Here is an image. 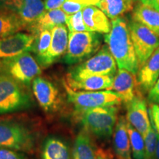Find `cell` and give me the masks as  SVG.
Segmentation results:
<instances>
[{"label": "cell", "mask_w": 159, "mask_h": 159, "mask_svg": "<svg viewBox=\"0 0 159 159\" xmlns=\"http://www.w3.org/2000/svg\"><path fill=\"white\" fill-rule=\"evenodd\" d=\"M104 41L119 69L138 74L140 67L126 19L119 17L111 20V29L105 34Z\"/></svg>", "instance_id": "cell-1"}, {"label": "cell", "mask_w": 159, "mask_h": 159, "mask_svg": "<svg viewBox=\"0 0 159 159\" xmlns=\"http://www.w3.org/2000/svg\"><path fill=\"white\" fill-rule=\"evenodd\" d=\"M77 113L85 130L89 134L99 139H108L114 134L118 121L116 105L97 107Z\"/></svg>", "instance_id": "cell-2"}, {"label": "cell", "mask_w": 159, "mask_h": 159, "mask_svg": "<svg viewBox=\"0 0 159 159\" xmlns=\"http://www.w3.org/2000/svg\"><path fill=\"white\" fill-rule=\"evenodd\" d=\"M102 35L94 32L69 33V43L63 57V63L73 65L89 58L100 49Z\"/></svg>", "instance_id": "cell-3"}, {"label": "cell", "mask_w": 159, "mask_h": 159, "mask_svg": "<svg viewBox=\"0 0 159 159\" xmlns=\"http://www.w3.org/2000/svg\"><path fill=\"white\" fill-rule=\"evenodd\" d=\"M0 71L12 77L22 86H29L41 73L39 62L30 52L0 60Z\"/></svg>", "instance_id": "cell-4"}, {"label": "cell", "mask_w": 159, "mask_h": 159, "mask_svg": "<svg viewBox=\"0 0 159 159\" xmlns=\"http://www.w3.org/2000/svg\"><path fill=\"white\" fill-rule=\"evenodd\" d=\"M116 63L108 46H103L96 54L75 66L67 74L69 79H81L94 75L115 76Z\"/></svg>", "instance_id": "cell-5"}, {"label": "cell", "mask_w": 159, "mask_h": 159, "mask_svg": "<svg viewBox=\"0 0 159 159\" xmlns=\"http://www.w3.org/2000/svg\"><path fill=\"white\" fill-rule=\"evenodd\" d=\"M30 105V97L22 85L0 71V114L24 110Z\"/></svg>", "instance_id": "cell-6"}, {"label": "cell", "mask_w": 159, "mask_h": 159, "mask_svg": "<svg viewBox=\"0 0 159 159\" xmlns=\"http://www.w3.org/2000/svg\"><path fill=\"white\" fill-rule=\"evenodd\" d=\"M34 146V134L27 127L14 121L0 119V148L27 152Z\"/></svg>", "instance_id": "cell-7"}, {"label": "cell", "mask_w": 159, "mask_h": 159, "mask_svg": "<svg viewBox=\"0 0 159 159\" xmlns=\"http://www.w3.org/2000/svg\"><path fill=\"white\" fill-rule=\"evenodd\" d=\"M68 100L75 106L76 111L97 107L119 105L122 99L118 94L112 90L86 91H74L64 83Z\"/></svg>", "instance_id": "cell-8"}, {"label": "cell", "mask_w": 159, "mask_h": 159, "mask_svg": "<svg viewBox=\"0 0 159 159\" xmlns=\"http://www.w3.org/2000/svg\"><path fill=\"white\" fill-rule=\"evenodd\" d=\"M128 26L131 40L141 68L159 47V35L146 26L134 20H131L128 23Z\"/></svg>", "instance_id": "cell-9"}, {"label": "cell", "mask_w": 159, "mask_h": 159, "mask_svg": "<svg viewBox=\"0 0 159 159\" xmlns=\"http://www.w3.org/2000/svg\"><path fill=\"white\" fill-rule=\"evenodd\" d=\"M0 8L19 18L26 30L45 12L42 0H0Z\"/></svg>", "instance_id": "cell-10"}, {"label": "cell", "mask_w": 159, "mask_h": 159, "mask_svg": "<svg viewBox=\"0 0 159 159\" xmlns=\"http://www.w3.org/2000/svg\"><path fill=\"white\" fill-rule=\"evenodd\" d=\"M32 87L33 94L43 111L51 112L58 108L61 103V95L54 83L39 76L33 80Z\"/></svg>", "instance_id": "cell-11"}, {"label": "cell", "mask_w": 159, "mask_h": 159, "mask_svg": "<svg viewBox=\"0 0 159 159\" xmlns=\"http://www.w3.org/2000/svg\"><path fill=\"white\" fill-rule=\"evenodd\" d=\"M35 37L30 33L18 32L0 39V60L31 52Z\"/></svg>", "instance_id": "cell-12"}, {"label": "cell", "mask_w": 159, "mask_h": 159, "mask_svg": "<svg viewBox=\"0 0 159 159\" xmlns=\"http://www.w3.org/2000/svg\"><path fill=\"white\" fill-rule=\"evenodd\" d=\"M126 119L128 123L142 135L146 136L151 126V122L147 108V102L142 94L138 95L133 101L126 105Z\"/></svg>", "instance_id": "cell-13"}, {"label": "cell", "mask_w": 159, "mask_h": 159, "mask_svg": "<svg viewBox=\"0 0 159 159\" xmlns=\"http://www.w3.org/2000/svg\"><path fill=\"white\" fill-rule=\"evenodd\" d=\"M111 90L119 95L125 105L129 104L138 95H143L139 88L137 75L125 69H119L117 71Z\"/></svg>", "instance_id": "cell-14"}, {"label": "cell", "mask_w": 159, "mask_h": 159, "mask_svg": "<svg viewBox=\"0 0 159 159\" xmlns=\"http://www.w3.org/2000/svg\"><path fill=\"white\" fill-rule=\"evenodd\" d=\"M69 43L68 28L65 25H58L52 30V40L49 51L40 66L47 67L61 58L66 52Z\"/></svg>", "instance_id": "cell-15"}, {"label": "cell", "mask_w": 159, "mask_h": 159, "mask_svg": "<svg viewBox=\"0 0 159 159\" xmlns=\"http://www.w3.org/2000/svg\"><path fill=\"white\" fill-rule=\"evenodd\" d=\"M114 76L94 75L81 79H69L66 77L65 83L74 91H97L111 90Z\"/></svg>", "instance_id": "cell-16"}, {"label": "cell", "mask_w": 159, "mask_h": 159, "mask_svg": "<svg viewBox=\"0 0 159 159\" xmlns=\"http://www.w3.org/2000/svg\"><path fill=\"white\" fill-rule=\"evenodd\" d=\"M159 78V47L152 53L137 74L139 88L142 94L149 92Z\"/></svg>", "instance_id": "cell-17"}, {"label": "cell", "mask_w": 159, "mask_h": 159, "mask_svg": "<svg viewBox=\"0 0 159 159\" xmlns=\"http://www.w3.org/2000/svg\"><path fill=\"white\" fill-rule=\"evenodd\" d=\"M83 21L89 32L107 34L111 29L109 18L94 5L85 6L82 10Z\"/></svg>", "instance_id": "cell-18"}, {"label": "cell", "mask_w": 159, "mask_h": 159, "mask_svg": "<svg viewBox=\"0 0 159 159\" xmlns=\"http://www.w3.org/2000/svg\"><path fill=\"white\" fill-rule=\"evenodd\" d=\"M67 16L61 8L46 11L30 26L27 30L35 37L45 30H52L56 26L65 25Z\"/></svg>", "instance_id": "cell-19"}, {"label": "cell", "mask_w": 159, "mask_h": 159, "mask_svg": "<svg viewBox=\"0 0 159 159\" xmlns=\"http://www.w3.org/2000/svg\"><path fill=\"white\" fill-rule=\"evenodd\" d=\"M127 119L119 116L114 131V149L117 159H131V148Z\"/></svg>", "instance_id": "cell-20"}, {"label": "cell", "mask_w": 159, "mask_h": 159, "mask_svg": "<svg viewBox=\"0 0 159 159\" xmlns=\"http://www.w3.org/2000/svg\"><path fill=\"white\" fill-rule=\"evenodd\" d=\"M132 20L139 22L159 35V11L139 2L134 7Z\"/></svg>", "instance_id": "cell-21"}, {"label": "cell", "mask_w": 159, "mask_h": 159, "mask_svg": "<svg viewBox=\"0 0 159 159\" xmlns=\"http://www.w3.org/2000/svg\"><path fill=\"white\" fill-rule=\"evenodd\" d=\"M72 159H97V151L88 131L81 130L75 139Z\"/></svg>", "instance_id": "cell-22"}, {"label": "cell", "mask_w": 159, "mask_h": 159, "mask_svg": "<svg viewBox=\"0 0 159 159\" xmlns=\"http://www.w3.org/2000/svg\"><path fill=\"white\" fill-rule=\"evenodd\" d=\"M135 0H100L97 6L111 20L122 17L134 9Z\"/></svg>", "instance_id": "cell-23"}, {"label": "cell", "mask_w": 159, "mask_h": 159, "mask_svg": "<svg viewBox=\"0 0 159 159\" xmlns=\"http://www.w3.org/2000/svg\"><path fill=\"white\" fill-rule=\"evenodd\" d=\"M43 159H70L68 146L61 139L49 137L43 144Z\"/></svg>", "instance_id": "cell-24"}, {"label": "cell", "mask_w": 159, "mask_h": 159, "mask_svg": "<svg viewBox=\"0 0 159 159\" xmlns=\"http://www.w3.org/2000/svg\"><path fill=\"white\" fill-rule=\"evenodd\" d=\"M25 30L22 21L13 13L0 8V39Z\"/></svg>", "instance_id": "cell-25"}, {"label": "cell", "mask_w": 159, "mask_h": 159, "mask_svg": "<svg viewBox=\"0 0 159 159\" xmlns=\"http://www.w3.org/2000/svg\"><path fill=\"white\" fill-rule=\"evenodd\" d=\"M52 40V33L49 30H45L35 36L31 52L35 55V59L39 63L44 58L48 52Z\"/></svg>", "instance_id": "cell-26"}, {"label": "cell", "mask_w": 159, "mask_h": 159, "mask_svg": "<svg viewBox=\"0 0 159 159\" xmlns=\"http://www.w3.org/2000/svg\"><path fill=\"white\" fill-rule=\"evenodd\" d=\"M127 127L133 158L134 159H144L145 142L144 137L130 123H127Z\"/></svg>", "instance_id": "cell-27"}, {"label": "cell", "mask_w": 159, "mask_h": 159, "mask_svg": "<svg viewBox=\"0 0 159 159\" xmlns=\"http://www.w3.org/2000/svg\"><path fill=\"white\" fill-rule=\"evenodd\" d=\"M158 136L156 129L151 124L148 134L144 137L145 156L144 159H157L156 151L158 144Z\"/></svg>", "instance_id": "cell-28"}, {"label": "cell", "mask_w": 159, "mask_h": 159, "mask_svg": "<svg viewBox=\"0 0 159 159\" xmlns=\"http://www.w3.org/2000/svg\"><path fill=\"white\" fill-rule=\"evenodd\" d=\"M66 24L69 33L89 31L83 21L82 11L77 12L75 14L67 16Z\"/></svg>", "instance_id": "cell-29"}, {"label": "cell", "mask_w": 159, "mask_h": 159, "mask_svg": "<svg viewBox=\"0 0 159 159\" xmlns=\"http://www.w3.org/2000/svg\"><path fill=\"white\" fill-rule=\"evenodd\" d=\"M85 5L77 3L71 0H65L64 3L61 6V9L67 15H72L77 12L82 11Z\"/></svg>", "instance_id": "cell-30"}, {"label": "cell", "mask_w": 159, "mask_h": 159, "mask_svg": "<svg viewBox=\"0 0 159 159\" xmlns=\"http://www.w3.org/2000/svg\"><path fill=\"white\" fill-rule=\"evenodd\" d=\"M148 113L151 124L153 125L157 134L159 135V105L150 102Z\"/></svg>", "instance_id": "cell-31"}, {"label": "cell", "mask_w": 159, "mask_h": 159, "mask_svg": "<svg viewBox=\"0 0 159 159\" xmlns=\"http://www.w3.org/2000/svg\"><path fill=\"white\" fill-rule=\"evenodd\" d=\"M0 159H27L16 151L0 148Z\"/></svg>", "instance_id": "cell-32"}, {"label": "cell", "mask_w": 159, "mask_h": 159, "mask_svg": "<svg viewBox=\"0 0 159 159\" xmlns=\"http://www.w3.org/2000/svg\"><path fill=\"white\" fill-rule=\"evenodd\" d=\"M148 98L150 102L159 105V78L153 87L149 91Z\"/></svg>", "instance_id": "cell-33"}, {"label": "cell", "mask_w": 159, "mask_h": 159, "mask_svg": "<svg viewBox=\"0 0 159 159\" xmlns=\"http://www.w3.org/2000/svg\"><path fill=\"white\" fill-rule=\"evenodd\" d=\"M65 0H44L45 11L61 8Z\"/></svg>", "instance_id": "cell-34"}, {"label": "cell", "mask_w": 159, "mask_h": 159, "mask_svg": "<svg viewBox=\"0 0 159 159\" xmlns=\"http://www.w3.org/2000/svg\"><path fill=\"white\" fill-rule=\"evenodd\" d=\"M139 2L151 6L153 8L159 11V0H136Z\"/></svg>", "instance_id": "cell-35"}, {"label": "cell", "mask_w": 159, "mask_h": 159, "mask_svg": "<svg viewBox=\"0 0 159 159\" xmlns=\"http://www.w3.org/2000/svg\"><path fill=\"white\" fill-rule=\"evenodd\" d=\"M71 1L76 2L77 3L82 4L83 5H97L99 2L100 0H71Z\"/></svg>", "instance_id": "cell-36"}, {"label": "cell", "mask_w": 159, "mask_h": 159, "mask_svg": "<svg viewBox=\"0 0 159 159\" xmlns=\"http://www.w3.org/2000/svg\"><path fill=\"white\" fill-rule=\"evenodd\" d=\"M97 159H111L108 154L105 152L103 150H97Z\"/></svg>", "instance_id": "cell-37"}, {"label": "cell", "mask_w": 159, "mask_h": 159, "mask_svg": "<svg viewBox=\"0 0 159 159\" xmlns=\"http://www.w3.org/2000/svg\"><path fill=\"white\" fill-rule=\"evenodd\" d=\"M156 158H157V159H159V135H158V144H157Z\"/></svg>", "instance_id": "cell-38"}]
</instances>
